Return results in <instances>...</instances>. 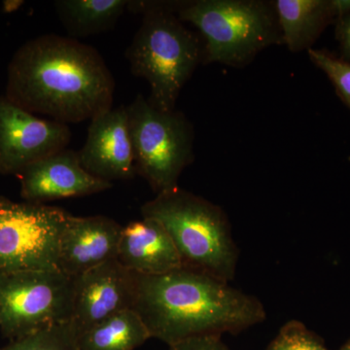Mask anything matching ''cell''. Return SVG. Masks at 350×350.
<instances>
[{"instance_id": "6da1fadb", "label": "cell", "mask_w": 350, "mask_h": 350, "mask_svg": "<svg viewBox=\"0 0 350 350\" xmlns=\"http://www.w3.org/2000/svg\"><path fill=\"white\" fill-rule=\"evenodd\" d=\"M115 88L96 48L68 36L44 34L16 51L4 96L27 111L68 125L111 109Z\"/></svg>"}, {"instance_id": "7a4b0ae2", "label": "cell", "mask_w": 350, "mask_h": 350, "mask_svg": "<svg viewBox=\"0 0 350 350\" xmlns=\"http://www.w3.org/2000/svg\"><path fill=\"white\" fill-rule=\"evenodd\" d=\"M133 310L150 337L169 347L200 336L239 334L267 319L256 297L185 266L163 275L135 273Z\"/></svg>"}, {"instance_id": "3957f363", "label": "cell", "mask_w": 350, "mask_h": 350, "mask_svg": "<svg viewBox=\"0 0 350 350\" xmlns=\"http://www.w3.org/2000/svg\"><path fill=\"white\" fill-rule=\"evenodd\" d=\"M177 1L129 0L128 11L142 21L126 49L131 71L150 86L148 101L162 111H174L179 94L204 64V45L175 13Z\"/></svg>"}, {"instance_id": "277c9868", "label": "cell", "mask_w": 350, "mask_h": 350, "mask_svg": "<svg viewBox=\"0 0 350 350\" xmlns=\"http://www.w3.org/2000/svg\"><path fill=\"white\" fill-rule=\"evenodd\" d=\"M140 213L167 230L183 266L234 280L239 251L229 218L217 204L177 186L145 202Z\"/></svg>"}, {"instance_id": "5b68a950", "label": "cell", "mask_w": 350, "mask_h": 350, "mask_svg": "<svg viewBox=\"0 0 350 350\" xmlns=\"http://www.w3.org/2000/svg\"><path fill=\"white\" fill-rule=\"evenodd\" d=\"M175 13L199 31L204 45V66L245 68L262 51L283 44L273 1H177Z\"/></svg>"}, {"instance_id": "8992f818", "label": "cell", "mask_w": 350, "mask_h": 350, "mask_svg": "<svg viewBox=\"0 0 350 350\" xmlns=\"http://www.w3.org/2000/svg\"><path fill=\"white\" fill-rule=\"evenodd\" d=\"M137 174L157 194L178 186L195 160L194 126L181 111L157 109L138 94L126 107Z\"/></svg>"}, {"instance_id": "52a82bcc", "label": "cell", "mask_w": 350, "mask_h": 350, "mask_svg": "<svg viewBox=\"0 0 350 350\" xmlns=\"http://www.w3.org/2000/svg\"><path fill=\"white\" fill-rule=\"evenodd\" d=\"M75 280L59 269L0 275V331L24 337L70 321Z\"/></svg>"}, {"instance_id": "ba28073f", "label": "cell", "mask_w": 350, "mask_h": 350, "mask_svg": "<svg viewBox=\"0 0 350 350\" xmlns=\"http://www.w3.org/2000/svg\"><path fill=\"white\" fill-rule=\"evenodd\" d=\"M70 215L61 207L0 197V275L59 269V239Z\"/></svg>"}, {"instance_id": "9c48e42d", "label": "cell", "mask_w": 350, "mask_h": 350, "mask_svg": "<svg viewBox=\"0 0 350 350\" xmlns=\"http://www.w3.org/2000/svg\"><path fill=\"white\" fill-rule=\"evenodd\" d=\"M68 125L41 119L0 96V174L19 175L32 163L66 149Z\"/></svg>"}, {"instance_id": "30bf717a", "label": "cell", "mask_w": 350, "mask_h": 350, "mask_svg": "<svg viewBox=\"0 0 350 350\" xmlns=\"http://www.w3.org/2000/svg\"><path fill=\"white\" fill-rule=\"evenodd\" d=\"M72 314L76 333L92 328L117 313L133 310L135 273L111 260L73 278Z\"/></svg>"}, {"instance_id": "8fae6325", "label": "cell", "mask_w": 350, "mask_h": 350, "mask_svg": "<svg viewBox=\"0 0 350 350\" xmlns=\"http://www.w3.org/2000/svg\"><path fill=\"white\" fill-rule=\"evenodd\" d=\"M78 154L83 167L96 178L110 183L133 178L137 174L126 107L94 116Z\"/></svg>"}, {"instance_id": "7c38bea8", "label": "cell", "mask_w": 350, "mask_h": 350, "mask_svg": "<svg viewBox=\"0 0 350 350\" xmlns=\"http://www.w3.org/2000/svg\"><path fill=\"white\" fill-rule=\"evenodd\" d=\"M19 177L21 197L33 204L86 197L113 186L90 174L83 167L78 151L68 148L32 163Z\"/></svg>"}, {"instance_id": "4fadbf2b", "label": "cell", "mask_w": 350, "mask_h": 350, "mask_svg": "<svg viewBox=\"0 0 350 350\" xmlns=\"http://www.w3.org/2000/svg\"><path fill=\"white\" fill-rule=\"evenodd\" d=\"M123 226L103 215L71 214L59 239L57 269L70 278L117 259Z\"/></svg>"}, {"instance_id": "5bb4252c", "label": "cell", "mask_w": 350, "mask_h": 350, "mask_svg": "<svg viewBox=\"0 0 350 350\" xmlns=\"http://www.w3.org/2000/svg\"><path fill=\"white\" fill-rule=\"evenodd\" d=\"M117 261L138 275H159L183 267L169 232L151 218L123 226Z\"/></svg>"}, {"instance_id": "9a60e30c", "label": "cell", "mask_w": 350, "mask_h": 350, "mask_svg": "<svg viewBox=\"0 0 350 350\" xmlns=\"http://www.w3.org/2000/svg\"><path fill=\"white\" fill-rule=\"evenodd\" d=\"M283 44L292 53L312 49L337 17L336 0H275Z\"/></svg>"}, {"instance_id": "2e32d148", "label": "cell", "mask_w": 350, "mask_h": 350, "mask_svg": "<svg viewBox=\"0 0 350 350\" xmlns=\"http://www.w3.org/2000/svg\"><path fill=\"white\" fill-rule=\"evenodd\" d=\"M128 4L129 0H57L54 7L68 38L77 39L114 29Z\"/></svg>"}, {"instance_id": "e0dca14e", "label": "cell", "mask_w": 350, "mask_h": 350, "mask_svg": "<svg viewBox=\"0 0 350 350\" xmlns=\"http://www.w3.org/2000/svg\"><path fill=\"white\" fill-rule=\"evenodd\" d=\"M151 338L133 310L117 313L77 335L79 350H135Z\"/></svg>"}, {"instance_id": "ac0fdd59", "label": "cell", "mask_w": 350, "mask_h": 350, "mask_svg": "<svg viewBox=\"0 0 350 350\" xmlns=\"http://www.w3.org/2000/svg\"><path fill=\"white\" fill-rule=\"evenodd\" d=\"M0 350H79V347L77 333L69 321L15 338Z\"/></svg>"}, {"instance_id": "d6986e66", "label": "cell", "mask_w": 350, "mask_h": 350, "mask_svg": "<svg viewBox=\"0 0 350 350\" xmlns=\"http://www.w3.org/2000/svg\"><path fill=\"white\" fill-rule=\"evenodd\" d=\"M308 54L310 61L330 79L340 100L350 108V63L327 50L312 48Z\"/></svg>"}, {"instance_id": "ffe728a7", "label": "cell", "mask_w": 350, "mask_h": 350, "mask_svg": "<svg viewBox=\"0 0 350 350\" xmlns=\"http://www.w3.org/2000/svg\"><path fill=\"white\" fill-rule=\"evenodd\" d=\"M266 350H329L305 324L290 320L280 328Z\"/></svg>"}, {"instance_id": "44dd1931", "label": "cell", "mask_w": 350, "mask_h": 350, "mask_svg": "<svg viewBox=\"0 0 350 350\" xmlns=\"http://www.w3.org/2000/svg\"><path fill=\"white\" fill-rule=\"evenodd\" d=\"M336 38L340 48V59L350 63V0H336Z\"/></svg>"}, {"instance_id": "7402d4cb", "label": "cell", "mask_w": 350, "mask_h": 350, "mask_svg": "<svg viewBox=\"0 0 350 350\" xmlns=\"http://www.w3.org/2000/svg\"><path fill=\"white\" fill-rule=\"evenodd\" d=\"M170 350H231L221 340V336H200L170 345Z\"/></svg>"}, {"instance_id": "603a6c76", "label": "cell", "mask_w": 350, "mask_h": 350, "mask_svg": "<svg viewBox=\"0 0 350 350\" xmlns=\"http://www.w3.org/2000/svg\"><path fill=\"white\" fill-rule=\"evenodd\" d=\"M25 2L22 0H5L2 4V11L6 14L15 12Z\"/></svg>"}, {"instance_id": "cb8c5ba5", "label": "cell", "mask_w": 350, "mask_h": 350, "mask_svg": "<svg viewBox=\"0 0 350 350\" xmlns=\"http://www.w3.org/2000/svg\"><path fill=\"white\" fill-rule=\"evenodd\" d=\"M340 350H350V340Z\"/></svg>"}]
</instances>
